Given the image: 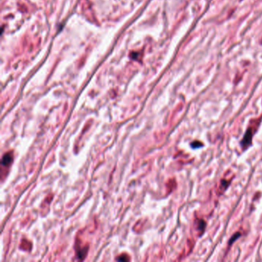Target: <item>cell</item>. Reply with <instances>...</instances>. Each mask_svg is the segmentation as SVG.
Masks as SVG:
<instances>
[{
	"label": "cell",
	"instance_id": "2",
	"mask_svg": "<svg viewBox=\"0 0 262 262\" xmlns=\"http://www.w3.org/2000/svg\"><path fill=\"white\" fill-rule=\"evenodd\" d=\"M229 184H230V182H228V181H226V180H222L221 181V186L222 187V188L221 189V194L223 193V192H224V191H225L226 189H227V187H228Z\"/></svg>",
	"mask_w": 262,
	"mask_h": 262
},
{
	"label": "cell",
	"instance_id": "1",
	"mask_svg": "<svg viewBox=\"0 0 262 262\" xmlns=\"http://www.w3.org/2000/svg\"><path fill=\"white\" fill-rule=\"evenodd\" d=\"M13 160V153L8 152L3 155L2 159V165L3 166H8L11 164Z\"/></svg>",
	"mask_w": 262,
	"mask_h": 262
},
{
	"label": "cell",
	"instance_id": "4",
	"mask_svg": "<svg viewBox=\"0 0 262 262\" xmlns=\"http://www.w3.org/2000/svg\"><path fill=\"white\" fill-rule=\"evenodd\" d=\"M240 235H241V234H240V233H236V234H235V235H234V236L232 237V238H231V240H230V241H229V244H231V243H232V242H233L234 241L236 240L237 238H238V237L240 236Z\"/></svg>",
	"mask_w": 262,
	"mask_h": 262
},
{
	"label": "cell",
	"instance_id": "3",
	"mask_svg": "<svg viewBox=\"0 0 262 262\" xmlns=\"http://www.w3.org/2000/svg\"><path fill=\"white\" fill-rule=\"evenodd\" d=\"M116 260H118V261H126L129 260V258H128V255H120V256L118 257V258H116Z\"/></svg>",
	"mask_w": 262,
	"mask_h": 262
}]
</instances>
